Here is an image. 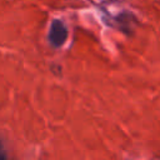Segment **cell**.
I'll return each instance as SVG.
<instances>
[{
    "label": "cell",
    "mask_w": 160,
    "mask_h": 160,
    "mask_svg": "<svg viewBox=\"0 0 160 160\" xmlns=\"http://www.w3.org/2000/svg\"><path fill=\"white\" fill-rule=\"evenodd\" d=\"M66 39H68V29L64 25V22L59 19L52 20L48 34V40L50 45L54 48H60L65 44Z\"/></svg>",
    "instance_id": "cell-1"
},
{
    "label": "cell",
    "mask_w": 160,
    "mask_h": 160,
    "mask_svg": "<svg viewBox=\"0 0 160 160\" xmlns=\"http://www.w3.org/2000/svg\"><path fill=\"white\" fill-rule=\"evenodd\" d=\"M4 158H6V154H5V151H4L2 144L0 142V159H4Z\"/></svg>",
    "instance_id": "cell-2"
}]
</instances>
